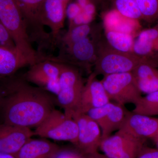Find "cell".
I'll list each match as a JSON object with an SVG mask.
<instances>
[{"mask_svg":"<svg viewBox=\"0 0 158 158\" xmlns=\"http://www.w3.org/2000/svg\"><path fill=\"white\" fill-rule=\"evenodd\" d=\"M0 79V123L36 128L55 109L56 98L23 76Z\"/></svg>","mask_w":158,"mask_h":158,"instance_id":"1","label":"cell"},{"mask_svg":"<svg viewBox=\"0 0 158 158\" xmlns=\"http://www.w3.org/2000/svg\"><path fill=\"white\" fill-rule=\"evenodd\" d=\"M0 22L8 30L17 50L31 65L45 59L33 48L24 19L15 0H0Z\"/></svg>","mask_w":158,"mask_h":158,"instance_id":"2","label":"cell"},{"mask_svg":"<svg viewBox=\"0 0 158 158\" xmlns=\"http://www.w3.org/2000/svg\"><path fill=\"white\" fill-rule=\"evenodd\" d=\"M143 60L134 53L124 52L112 48L101 40L98 41L97 53L93 72L97 75L132 72Z\"/></svg>","mask_w":158,"mask_h":158,"instance_id":"3","label":"cell"},{"mask_svg":"<svg viewBox=\"0 0 158 158\" xmlns=\"http://www.w3.org/2000/svg\"><path fill=\"white\" fill-rule=\"evenodd\" d=\"M85 85L76 67L62 63L59 77V90L56 96V101L66 116L72 117L73 113L78 110Z\"/></svg>","mask_w":158,"mask_h":158,"instance_id":"4","label":"cell"},{"mask_svg":"<svg viewBox=\"0 0 158 158\" xmlns=\"http://www.w3.org/2000/svg\"><path fill=\"white\" fill-rule=\"evenodd\" d=\"M34 131V136L56 141H69L74 145L77 139L78 130L73 117L55 109Z\"/></svg>","mask_w":158,"mask_h":158,"instance_id":"5","label":"cell"},{"mask_svg":"<svg viewBox=\"0 0 158 158\" xmlns=\"http://www.w3.org/2000/svg\"><path fill=\"white\" fill-rule=\"evenodd\" d=\"M101 81L110 100L118 104L135 105L142 97L132 72L105 76Z\"/></svg>","mask_w":158,"mask_h":158,"instance_id":"6","label":"cell"},{"mask_svg":"<svg viewBox=\"0 0 158 158\" xmlns=\"http://www.w3.org/2000/svg\"><path fill=\"white\" fill-rule=\"evenodd\" d=\"M96 33L69 46L61 48L58 56L51 57L53 60L89 71L94 66L97 53L98 35Z\"/></svg>","mask_w":158,"mask_h":158,"instance_id":"7","label":"cell"},{"mask_svg":"<svg viewBox=\"0 0 158 158\" xmlns=\"http://www.w3.org/2000/svg\"><path fill=\"white\" fill-rule=\"evenodd\" d=\"M30 66L23 76L26 81L56 96L59 90L62 63L47 57Z\"/></svg>","mask_w":158,"mask_h":158,"instance_id":"8","label":"cell"},{"mask_svg":"<svg viewBox=\"0 0 158 158\" xmlns=\"http://www.w3.org/2000/svg\"><path fill=\"white\" fill-rule=\"evenodd\" d=\"M146 140L119 130L102 139L99 148L108 158H136Z\"/></svg>","mask_w":158,"mask_h":158,"instance_id":"9","label":"cell"},{"mask_svg":"<svg viewBox=\"0 0 158 158\" xmlns=\"http://www.w3.org/2000/svg\"><path fill=\"white\" fill-rule=\"evenodd\" d=\"M20 10L26 23L31 41L37 42L41 47L52 38L44 30L41 22L40 12L44 0H15Z\"/></svg>","mask_w":158,"mask_h":158,"instance_id":"10","label":"cell"},{"mask_svg":"<svg viewBox=\"0 0 158 158\" xmlns=\"http://www.w3.org/2000/svg\"><path fill=\"white\" fill-rule=\"evenodd\" d=\"M72 117L78 130L75 149L81 154L98 151L102 141L101 130L98 125L86 113L75 112Z\"/></svg>","mask_w":158,"mask_h":158,"instance_id":"11","label":"cell"},{"mask_svg":"<svg viewBox=\"0 0 158 158\" xmlns=\"http://www.w3.org/2000/svg\"><path fill=\"white\" fill-rule=\"evenodd\" d=\"M34 136V131L29 128L0 123V152L16 156Z\"/></svg>","mask_w":158,"mask_h":158,"instance_id":"12","label":"cell"},{"mask_svg":"<svg viewBox=\"0 0 158 158\" xmlns=\"http://www.w3.org/2000/svg\"><path fill=\"white\" fill-rule=\"evenodd\" d=\"M119 130L137 138L153 141L158 136V118L128 111Z\"/></svg>","mask_w":158,"mask_h":158,"instance_id":"13","label":"cell"},{"mask_svg":"<svg viewBox=\"0 0 158 158\" xmlns=\"http://www.w3.org/2000/svg\"><path fill=\"white\" fill-rule=\"evenodd\" d=\"M97 76L94 72L89 75L84 86L77 112L86 113L91 109L102 106L111 102L101 81H99Z\"/></svg>","mask_w":158,"mask_h":158,"instance_id":"14","label":"cell"},{"mask_svg":"<svg viewBox=\"0 0 158 158\" xmlns=\"http://www.w3.org/2000/svg\"><path fill=\"white\" fill-rule=\"evenodd\" d=\"M66 9L61 0H44L40 12L41 22L51 30L52 44L56 43L64 27Z\"/></svg>","mask_w":158,"mask_h":158,"instance_id":"15","label":"cell"},{"mask_svg":"<svg viewBox=\"0 0 158 158\" xmlns=\"http://www.w3.org/2000/svg\"><path fill=\"white\" fill-rule=\"evenodd\" d=\"M133 53L158 67V26L139 32L135 38Z\"/></svg>","mask_w":158,"mask_h":158,"instance_id":"16","label":"cell"},{"mask_svg":"<svg viewBox=\"0 0 158 158\" xmlns=\"http://www.w3.org/2000/svg\"><path fill=\"white\" fill-rule=\"evenodd\" d=\"M62 148L45 138H31L15 156L17 158H55Z\"/></svg>","mask_w":158,"mask_h":158,"instance_id":"17","label":"cell"},{"mask_svg":"<svg viewBox=\"0 0 158 158\" xmlns=\"http://www.w3.org/2000/svg\"><path fill=\"white\" fill-rule=\"evenodd\" d=\"M141 94H148L158 90V69L153 64L143 61L132 72Z\"/></svg>","mask_w":158,"mask_h":158,"instance_id":"18","label":"cell"},{"mask_svg":"<svg viewBox=\"0 0 158 158\" xmlns=\"http://www.w3.org/2000/svg\"><path fill=\"white\" fill-rule=\"evenodd\" d=\"M31 64L16 48L0 44V79L10 76Z\"/></svg>","mask_w":158,"mask_h":158,"instance_id":"19","label":"cell"},{"mask_svg":"<svg viewBox=\"0 0 158 158\" xmlns=\"http://www.w3.org/2000/svg\"><path fill=\"white\" fill-rule=\"evenodd\" d=\"M139 20L125 17L115 10L105 15L104 27L118 32L131 34L135 37L141 30Z\"/></svg>","mask_w":158,"mask_h":158,"instance_id":"20","label":"cell"},{"mask_svg":"<svg viewBox=\"0 0 158 158\" xmlns=\"http://www.w3.org/2000/svg\"><path fill=\"white\" fill-rule=\"evenodd\" d=\"M96 31V27L90 23L73 26L69 27L62 37H59L56 43L60 44L61 48L69 46L90 37Z\"/></svg>","mask_w":158,"mask_h":158,"instance_id":"21","label":"cell"},{"mask_svg":"<svg viewBox=\"0 0 158 158\" xmlns=\"http://www.w3.org/2000/svg\"><path fill=\"white\" fill-rule=\"evenodd\" d=\"M123 106L115 103L108 113L101 128L102 140L112 135L115 131L120 129L128 112Z\"/></svg>","mask_w":158,"mask_h":158,"instance_id":"22","label":"cell"},{"mask_svg":"<svg viewBox=\"0 0 158 158\" xmlns=\"http://www.w3.org/2000/svg\"><path fill=\"white\" fill-rule=\"evenodd\" d=\"M107 43L112 48L124 52L133 53L135 37L131 34L105 29Z\"/></svg>","mask_w":158,"mask_h":158,"instance_id":"23","label":"cell"},{"mask_svg":"<svg viewBox=\"0 0 158 158\" xmlns=\"http://www.w3.org/2000/svg\"><path fill=\"white\" fill-rule=\"evenodd\" d=\"M135 106L133 113L151 116L158 115V90L142 96Z\"/></svg>","mask_w":158,"mask_h":158,"instance_id":"24","label":"cell"},{"mask_svg":"<svg viewBox=\"0 0 158 158\" xmlns=\"http://www.w3.org/2000/svg\"><path fill=\"white\" fill-rule=\"evenodd\" d=\"M114 10L125 17L131 19H142L136 0H112Z\"/></svg>","mask_w":158,"mask_h":158,"instance_id":"25","label":"cell"},{"mask_svg":"<svg viewBox=\"0 0 158 158\" xmlns=\"http://www.w3.org/2000/svg\"><path fill=\"white\" fill-rule=\"evenodd\" d=\"M142 19L148 23L158 19V0H136Z\"/></svg>","mask_w":158,"mask_h":158,"instance_id":"26","label":"cell"},{"mask_svg":"<svg viewBox=\"0 0 158 158\" xmlns=\"http://www.w3.org/2000/svg\"><path fill=\"white\" fill-rule=\"evenodd\" d=\"M0 44L16 48L11 35L5 26L0 22Z\"/></svg>","mask_w":158,"mask_h":158,"instance_id":"27","label":"cell"},{"mask_svg":"<svg viewBox=\"0 0 158 158\" xmlns=\"http://www.w3.org/2000/svg\"><path fill=\"white\" fill-rule=\"evenodd\" d=\"M136 158H158V149L144 146Z\"/></svg>","mask_w":158,"mask_h":158,"instance_id":"28","label":"cell"},{"mask_svg":"<svg viewBox=\"0 0 158 158\" xmlns=\"http://www.w3.org/2000/svg\"><path fill=\"white\" fill-rule=\"evenodd\" d=\"M80 153L73 149H62L55 158H78Z\"/></svg>","mask_w":158,"mask_h":158,"instance_id":"29","label":"cell"},{"mask_svg":"<svg viewBox=\"0 0 158 158\" xmlns=\"http://www.w3.org/2000/svg\"><path fill=\"white\" fill-rule=\"evenodd\" d=\"M78 158H108L104 154L99 152L98 151L86 154H80Z\"/></svg>","mask_w":158,"mask_h":158,"instance_id":"30","label":"cell"},{"mask_svg":"<svg viewBox=\"0 0 158 158\" xmlns=\"http://www.w3.org/2000/svg\"><path fill=\"white\" fill-rule=\"evenodd\" d=\"M0 158H17L15 156L9 154L0 152Z\"/></svg>","mask_w":158,"mask_h":158,"instance_id":"31","label":"cell"},{"mask_svg":"<svg viewBox=\"0 0 158 158\" xmlns=\"http://www.w3.org/2000/svg\"><path fill=\"white\" fill-rule=\"evenodd\" d=\"M61 1H62V2L64 4L65 7L67 8L71 0H61Z\"/></svg>","mask_w":158,"mask_h":158,"instance_id":"32","label":"cell"},{"mask_svg":"<svg viewBox=\"0 0 158 158\" xmlns=\"http://www.w3.org/2000/svg\"><path fill=\"white\" fill-rule=\"evenodd\" d=\"M156 146V148L158 149V136L153 140Z\"/></svg>","mask_w":158,"mask_h":158,"instance_id":"33","label":"cell"},{"mask_svg":"<svg viewBox=\"0 0 158 158\" xmlns=\"http://www.w3.org/2000/svg\"><path fill=\"white\" fill-rule=\"evenodd\" d=\"M93 1L97 2H103V1H105V0H93Z\"/></svg>","mask_w":158,"mask_h":158,"instance_id":"34","label":"cell"},{"mask_svg":"<svg viewBox=\"0 0 158 158\" xmlns=\"http://www.w3.org/2000/svg\"><path fill=\"white\" fill-rule=\"evenodd\" d=\"M157 25H158V23L157 24Z\"/></svg>","mask_w":158,"mask_h":158,"instance_id":"35","label":"cell"},{"mask_svg":"<svg viewBox=\"0 0 158 158\" xmlns=\"http://www.w3.org/2000/svg\"><path fill=\"white\" fill-rule=\"evenodd\" d=\"M157 26H158V25H157Z\"/></svg>","mask_w":158,"mask_h":158,"instance_id":"36","label":"cell"}]
</instances>
